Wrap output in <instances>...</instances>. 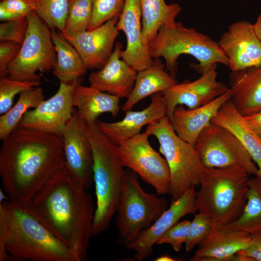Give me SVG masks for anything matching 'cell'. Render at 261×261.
<instances>
[{"mask_svg": "<svg viewBox=\"0 0 261 261\" xmlns=\"http://www.w3.org/2000/svg\"><path fill=\"white\" fill-rule=\"evenodd\" d=\"M212 122L231 131L256 163L261 175V138L252 130L231 100L224 103Z\"/></svg>", "mask_w": 261, "mask_h": 261, "instance_id": "d4e9b609", "label": "cell"}, {"mask_svg": "<svg viewBox=\"0 0 261 261\" xmlns=\"http://www.w3.org/2000/svg\"><path fill=\"white\" fill-rule=\"evenodd\" d=\"M87 189L65 163L23 205L81 261L87 260L96 211Z\"/></svg>", "mask_w": 261, "mask_h": 261, "instance_id": "6da1fadb", "label": "cell"}, {"mask_svg": "<svg viewBox=\"0 0 261 261\" xmlns=\"http://www.w3.org/2000/svg\"><path fill=\"white\" fill-rule=\"evenodd\" d=\"M18 18H18L15 15L5 8L0 7V20L1 21L6 22Z\"/></svg>", "mask_w": 261, "mask_h": 261, "instance_id": "b9f144b4", "label": "cell"}, {"mask_svg": "<svg viewBox=\"0 0 261 261\" xmlns=\"http://www.w3.org/2000/svg\"><path fill=\"white\" fill-rule=\"evenodd\" d=\"M115 17L91 30L60 34L77 51L87 70L101 69L107 62L119 34Z\"/></svg>", "mask_w": 261, "mask_h": 261, "instance_id": "9a60e30c", "label": "cell"}, {"mask_svg": "<svg viewBox=\"0 0 261 261\" xmlns=\"http://www.w3.org/2000/svg\"><path fill=\"white\" fill-rule=\"evenodd\" d=\"M218 42L229 60L232 72L261 66V42L250 22L232 23Z\"/></svg>", "mask_w": 261, "mask_h": 261, "instance_id": "2e32d148", "label": "cell"}, {"mask_svg": "<svg viewBox=\"0 0 261 261\" xmlns=\"http://www.w3.org/2000/svg\"><path fill=\"white\" fill-rule=\"evenodd\" d=\"M217 65L214 64L198 79L177 82L162 92L169 118L178 105L193 109L209 103L229 90V86L217 80Z\"/></svg>", "mask_w": 261, "mask_h": 261, "instance_id": "5bb4252c", "label": "cell"}, {"mask_svg": "<svg viewBox=\"0 0 261 261\" xmlns=\"http://www.w3.org/2000/svg\"><path fill=\"white\" fill-rule=\"evenodd\" d=\"M194 146L201 163L207 168L240 165L248 174L259 175V170L246 148L229 130L211 122L198 137Z\"/></svg>", "mask_w": 261, "mask_h": 261, "instance_id": "30bf717a", "label": "cell"}, {"mask_svg": "<svg viewBox=\"0 0 261 261\" xmlns=\"http://www.w3.org/2000/svg\"><path fill=\"white\" fill-rule=\"evenodd\" d=\"M251 234L227 226L212 227L190 261H243L237 253L249 245Z\"/></svg>", "mask_w": 261, "mask_h": 261, "instance_id": "d6986e66", "label": "cell"}, {"mask_svg": "<svg viewBox=\"0 0 261 261\" xmlns=\"http://www.w3.org/2000/svg\"><path fill=\"white\" fill-rule=\"evenodd\" d=\"M82 78L74 81L72 91L73 106L87 124H93L102 114L110 113L116 117L119 112L120 98L81 84Z\"/></svg>", "mask_w": 261, "mask_h": 261, "instance_id": "cb8c5ba5", "label": "cell"}, {"mask_svg": "<svg viewBox=\"0 0 261 261\" xmlns=\"http://www.w3.org/2000/svg\"><path fill=\"white\" fill-rule=\"evenodd\" d=\"M253 27L255 32L261 42V14L258 17Z\"/></svg>", "mask_w": 261, "mask_h": 261, "instance_id": "7bdbcfd3", "label": "cell"}, {"mask_svg": "<svg viewBox=\"0 0 261 261\" xmlns=\"http://www.w3.org/2000/svg\"><path fill=\"white\" fill-rule=\"evenodd\" d=\"M156 261H177L175 259L168 256V255H162L157 258L155 260Z\"/></svg>", "mask_w": 261, "mask_h": 261, "instance_id": "ee69618b", "label": "cell"}, {"mask_svg": "<svg viewBox=\"0 0 261 261\" xmlns=\"http://www.w3.org/2000/svg\"><path fill=\"white\" fill-rule=\"evenodd\" d=\"M74 83H60L58 90L52 97L25 113L17 128L31 129L61 137L62 131L74 110L72 103Z\"/></svg>", "mask_w": 261, "mask_h": 261, "instance_id": "7c38bea8", "label": "cell"}, {"mask_svg": "<svg viewBox=\"0 0 261 261\" xmlns=\"http://www.w3.org/2000/svg\"><path fill=\"white\" fill-rule=\"evenodd\" d=\"M21 44L10 41H0V77L8 76V67L17 56Z\"/></svg>", "mask_w": 261, "mask_h": 261, "instance_id": "74e56055", "label": "cell"}, {"mask_svg": "<svg viewBox=\"0 0 261 261\" xmlns=\"http://www.w3.org/2000/svg\"><path fill=\"white\" fill-rule=\"evenodd\" d=\"M167 116V109L162 92L151 96L150 104L141 111L126 112L121 120L105 122L97 120L95 123L99 130L116 145L139 134L142 128L159 121Z\"/></svg>", "mask_w": 261, "mask_h": 261, "instance_id": "ffe728a7", "label": "cell"}, {"mask_svg": "<svg viewBox=\"0 0 261 261\" xmlns=\"http://www.w3.org/2000/svg\"><path fill=\"white\" fill-rule=\"evenodd\" d=\"M237 254L246 256L250 261H261V231L251 234L248 246Z\"/></svg>", "mask_w": 261, "mask_h": 261, "instance_id": "ab89813d", "label": "cell"}, {"mask_svg": "<svg viewBox=\"0 0 261 261\" xmlns=\"http://www.w3.org/2000/svg\"><path fill=\"white\" fill-rule=\"evenodd\" d=\"M65 163L62 139L17 128L0 148V176L9 200L25 205Z\"/></svg>", "mask_w": 261, "mask_h": 261, "instance_id": "7a4b0ae2", "label": "cell"}, {"mask_svg": "<svg viewBox=\"0 0 261 261\" xmlns=\"http://www.w3.org/2000/svg\"><path fill=\"white\" fill-rule=\"evenodd\" d=\"M194 188L188 190L177 200L171 203L170 206L153 224L125 245L127 249L134 252V260L142 261L151 256L153 254L154 245L164 232L185 216L197 211Z\"/></svg>", "mask_w": 261, "mask_h": 261, "instance_id": "e0dca14e", "label": "cell"}, {"mask_svg": "<svg viewBox=\"0 0 261 261\" xmlns=\"http://www.w3.org/2000/svg\"><path fill=\"white\" fill-rule=\"evenodd\" d=\"M93 15L92 0H69L65 31L73 34L87 30Z\"/></svg>", "mask_w": 261, "mask_h": 261, "instance_id": "1f68e13d", "label": "cell"}, {"mask_svg": "<svg viewBox=\"0 0 261 261\" xmlns=\"http://www.w3.org/2000/svg\"><path fill=\"white\" fill-rule=\"evenodd\" d=\"M152 58L162 57L166 70L176 80L178 62L182 54L189 55L199 62L190 66L198 73L207 72L214 64L229 66V60L218 42L193 28H187L180 22L161 27L149 44Z\"/></svg>", "mask_w": 261, "mask_h": 261, "instance_id": "8992f818", "label": "cell"}, {"mask_svg": "<svg viewBox=\"0 0 261 261\" xmlns=\"http://www.w3.org/2000/svg\"><path fill=\"white\" fill-rule=\"evenodd\" d=\"M9 200L8 197H7L3 193V191L1 188L0 189V203H2L5 201Z\"/></svg>", "mask_w": 261, "mask_h": 261, "instance_id": "f6af8a7d", "label": "cell"}, {"mask_svg": "<svg viewBox=\"0 0 261 261\" xmlns=\"http://www.w3.org/2000/svg\"><path fill=\"white\" fill-rule=\"evenodd\" d=\"M29 21L27 16L0 24V41L6 40L22 44L26 37Z\"/></svg>", "mask_w": 261, "mask_h": 261, "instance_id": "d590c367", "label": "cell"}, {"mask_svg": "<svg viewBox=\"0 0 261 261\" xmlns=\"http://www.w3.org/2000/svg\"><path fill=\"white\" fill-rule=\"evenodd\" d=\"M0 7L10 11L18 18L27 16L35 9L33 0H0Z\"/></svg>", "mask_w": 261, "mask_h": 261, "instance_id": "f35d334b", "label": "cell"}, {"mask_svg": "<svg viewBox=\"0 0 261 261\" xmlns=\"http://www.w3.org/2000/svg\"><path fill=\"white\" fill-rule=\"evenodd\" d=\"M190 221L178 222L164 232L157 241L158 245L169 244L175 252H179L186 243Z\"/></svg>", "mask_w": 261, "mask_h": 261, "instance_id": "8d00e7d4", "label": "cell"}, {"mask_svg": "<svg viewBox=\"0 0 261 261\" xmlns=\"http://www.w3.org/2000/svg\"><path fill=\"white\" fill-rule=\"evenodd\" d=\"M231 100L243 116L261 111V66L232 72Z\"/></svg>", "mask_w": 261, "mask_h": 261, "instance_id": "603a6c76", "label": "cell"}, {"mask_svg": "<svg viewBox=\"0 0 261 261\" xmlns=\"http://www.w3.org/2000/svg\"><path fill=\"white\" fill-rule=\"evenodd\" d=\"M65 164L87 189L94 182L93 159L86 122L74 109L62 133Z\"/></svg>", "mask_w": 261, "mask_h": 261, "instance_id": "4fadbf2b", "label": "cell"}, {"mask_svg": "<svg viewBox=\"0 0 261 261\" xmlns=\"http://www.w3.org/2000/svg\"><path fill=\"white\" fill-rule=\"evenodd\" d=\"M144 36L149 44L160 28L174 23L181 11L177 3L167 4L164 0H139Z\"/></svg>", "mask_w": 261, "mask_h": 261, "instance_id": "83f0119b", "label": "cell"}, {"mask_svg": "<svg viewBox=\"0 0 261 261\" xmlns=\"http://www.w3.org/2000/svg\"><path fill=\"white\" fill-rule=\"evenodd\" d=\"M231 98L229 88L209 103L193 109L178 105L169 118L172 128L179 137L194 146L201 132L210 124L220 107Z\"/></svg>", "mask_w": 261, "mask_h": 261, "instance_id": "7402d4cb", "label": "cell"}, {"mask_svg": "<svg viewBox=\"0 0 261 261\" xmlns=\"http://www.w3.org/2000/svg\"><path fill=\"white\" fill-rule=\"evenodd\" d=\"M177 83L166 70L160 58H153L152 65L137 72L133 88L122 107L126 112L143 99L162 92Z\"/></svg>", "mask_w": 261, "mask_h": 261, "instance_id": "484cf974", "label": "cell"}, {"mask_svg": "<svg viewBox=\"0 0 261 261\" xmlns=\"http://www.w3.org/2000/svg\"><path fill=\"white\" fill-rule=\"evenodd\" d=\"M41 83L40 81H19L8 76L0 77V114L5 113L12 107L17 94L37 87Z\"/></svg>", "mask_w": 261, "mask_h": 261, "instance_id": "d6a6232c", "label": "cell"}, {"mask_svg": "<svg viewBox=\"0 0 261 261\" xmlns=\"http://www.w3.org/2000/svg\"><path fill=\"white\" fill-rule=\"evenodd\" d=\"M29 26L25 40L14 60L8 67V76L19 81H40L37 72L48 73L54 69L57 53L51 29L33 11L27 15Z\"/></svg>", "mask_w": 261, "mask_h": 261, "instance_id": "9c48e42d", "label": "cell"}, {"mask_svg": "<svg viewBox=\"0 0 261 261\" xmlns=\"http://www.w3.org/2000/svg\"><path fill=\"white\" fill-rule=\"evenodd\" d=\"M118 31L126 38V48L121 57L138 72L151 66L153 58L142 30V14L139 0H125L122 11L116 23Z\"/></svg>", "mask_w": 261, "mask_h": 261, "instance_id": "ac0fdd59", "label": "cell"}, {"mask_svg": "<svg viewBox=\"0 0 261 261\" xmlns=\"http://www.w3.org/2000/svg\"><path fill=\"white\" fill-rule=\"evenodd\" d=\"M51 36L57 53V60L52 70L60 83H71L82 78L87 69L75 48L58 31L51 29Z\"/></svg>", "mask_w": 261, "mask_h": 261, "instance_id": "4316f807", "label": "cell"}, {"mask_svg": "<svg viewBox=\"0 0 261 261\" xmlns=\"http://www.w3.org/2000/svg\"><path fill=\"white\" fill-rule=\"evenodd\" d=\"M212 229L211 223L206 216L199 212L195 215L189 226L185 243L186 251L190 252L195 246H199L209 234Z\"/></svg>", "mask_w": 261, "mask_h": 261, "instance_id": "e575fe53", "label": "cell"}, {"mask_svg": "<svg viewBox=\"0 0 261 261\" xmlns=\"http://www.w3.org/2000/svg\"><path fill=\"white\" fill-rule=\"evenodd\" d=\"M145 132L117 145L118 155L124 167L138 174L150 184L159 195L168 193L171 176L164 158L156 151L148 141Z\"/></svg>", "mask_w": 261, "mask_h": 261, "instance_id": "8fae6325", "label": "cell"}, {"mask_svg": "<svg viewBox=\"0 0 261 261\" xmlns=\"http://www.w3.org/2000/svg\"><path fill=\"white\" fill-rule=\"evenodd\" d=\"M87 128L93 151L96 196L92 237L106 231L116 213L126 171L118 156L117 145L98 129L95 123H87Z\"/></svg>", "mask_w": 261, "mask_h": 261, "instance_id": "5b68a950", "label": "cell"}, {"mask_svg": "<svg viewBox=\"0 0 261 261\" xmlns=\"http://www.w3.org/2000/svg\"><path fill=\"white\" fill-rule=\"evenodd\" d=\"M122 44L116 42L104 66L88 77L90 86L102 92L128 98L134 86L137 71L121 57Z\"/></svg>", "mask_w": 261, "mask_h": 261, "instance_id": "44dd1931", "label": "cell"}, {"mask_svg": "<svg viewBox=\"0 0 261 261\" xmlns=\"http://www.w3.org/2000/svg\"><path fill=\"white\" fill-rule=\"evenodd\" d=\"M244 117L249 126L261 138V111Z\"/></svg>", "mask_w": 261, "mask_h": 261, "instance_id": "60d3db41", "label": "cell"}, {"mask_svg": "<svg viewBox=\"0 0 261 261\" xmlns=\"http://www.w3.org/2000/svg\"><path fill=\"white\" fill-rule=\"evenodd\" d=\"M81 261L21 204L0 203V261Z\"/></svg>", "mask_w": 261, "mask_h": 261, "instance_id": "3957f363", "label": "cell"}, {"mask_svg": "<svg viewBox=\"0 0 261 261\" xmlns=\"http://www.w3.org/2000/svg\"><path fill=\"white\" fill-rule=\"evenodd\" d=\"M145 132L157 138L159 152L168 163L171 176L168 194L171 203L199 185L203 166L198 154L193 145L177 135L167 116L147 125Z\"/></svg>", "mask_w": 261, "mask_h": 261, "instance_id": "52a82bcc", "label": "cell"}, {"mask_svg": "<svg viewBox=\"0 0 261 261\" xmlns=\"http://www.w3.org/2000/svg\"><path fill=\"white\" fill-rule=\"evenodd\" d=\"M35 11L50 29L65 31L69 0H33Z\"/></svg>", "mask_w": 261, "mask_h": 261, "instance_id": "4dcf8cb0", "label": "cell"}, {"mask_svg": "<svg viewBox=\"0 0 261 261\" xmlns=\"http://www.w3.org/2000/svg\"><path fill=\"white\" fill-rule=\"evenodd\" d=\"M124 2L125 0H92V18L87 30L93 29L115 17H119Z\"/></svg>", "mask_w": 261, "mask_h": 261, "instance_id": "836d02e7", "label": "cell"}, {"mask_svg": "<svg viewBox=\"0 0 261 261\" xmlns=\"http://www.w3.org/2000/svg\"><path fill=\"white\" fill-rule=\"evenodd\" d=\"M145 192L132 171H126L125 182L116 212L118 241L126 245L167 209L164 197Z\"/></svg>", "mask_w": 261, "mask_h": 261, "instance_id": "ba28073f", "label": "cell"}, {"mask_svg": "<svg viewBox=\"0 0 261 261\" xmlns=\"http://www.w3.org/2000/svg\"><path fill=\"white\" fill-rule=\"evenodd\" d=\"M246 203L240 216L226 226L253 234L261 231V175L247 180Z\"/></svg>", "mask_w": 261, "mask_h": 261, "instance_id": "f1b7e54d", "label": "cell"}, {"mask_svg": "<svg viewBox=\"0 0 261 261\" xmlns=\"http://www.w3.org/2000/svg\"><path fill=\"white\" fill-rule=\"evenodd\" d=\"M44 100L43 89L41 87L21 92L14 105L0 116V139H5L17 128L21 118L29 108H36Z\"/></svg>", "mask_w": 261, "mask_h": 261, "instance_id": "f546056e", "label": "cell"}, {"mask_svg": "<svg viewBox=\"0 0 261 261\" xmlns=\"http://www.w3.org/2000/svg\"><path fill=\"white\" fill-rule=\"evenodd\" d=\"M248 175L238 164L203 167L195 202L197 211L208 218L212 227L228 225L242 214L246 203Z\"/></svg>", "mask_w": 261, "mask_h": 261, "instance_id": "277c9868", "label": "cell"}]
</instances>
